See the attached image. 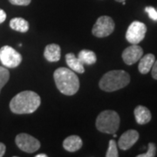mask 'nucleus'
Segmentation results:
<instances>
[{
	"label": "nucleus",
	"instance_id": "nucleus-16",
	"mask_svg": "<svg viewBox=\"0 0 157 157\" xmlns=\"http://www.w3.org/2000/svg\"><path fill=\"white\" fill-rule=\"evenodd\" d=\"M78 59L83 65H93L97 60L95 53L93 51L86 50V49L81 50L78 52Z\"/></svg>",
	"mask_w": 157,
	"mask_h": 157
},
{
	"label": "nucleus",
	"instance_id": "nucleus-23",
	"mask_svg": "<svg viewBox=\"0 0 157 157\" xmlns=\"http://www.w3.org/2000/svg\"><path fill=\"white\" fill-rule=\"evenodd\" d=\"M151 73H152V77L157 79V60L154 62V65L151 68Z\"/></svg>",
	"mask_w": 157,
	"mask_h": 157
},
{
	"label": "nucleus",
	"instance_id": "nucleus-14",
	"mask_svg": "<svg viewBox=\"0 0 157 157\" xmlns=\"http://www.w3.org/2000/svg\"><path fill=\"white\" fill-rule=\"evenodd\" d=\"M155 61V57L152 53H148L140 59V63L138 66L139 72L142 74H147L150 72L154 62Z\"/></svg>",
	"mask_w": 157,
	"mask_h": 157
},
{
	"label": "nucleus",
	"instance_id": "nucleus-22",
	"mask_svg": "<svg viewBox=\"0 0 157 157\" xmlns=\"http://www.w3.org/2000/svg\"><path fill=\"white\" fill-rule=\"evenodd\" d=\"M32 0H9V2L11 3V5L14 6H26L30 5Z\"/></svg>",
	"mask_w": 157,
	"mask_h": 157
},
{
	"label": "nucleus",
	"instance_id": "nucleus-24",
	"mask_svg": "<svg viewBox=\"0 0 157 157\" xmlns=\"http://www.w3.org/2000/svg\"><path fill=\"white\" fill-rule=\"evenodd\" d=\"M6 11H4V10H2V9H0V24H2V23L4 22V21L6 20Z\"/></svg>",
	"mask_w": 157,
	"mask_h": 157
},
{
	"label": "nucleus",
	"instance_id": "nucleus-21",
	"mask_svg": "<svg viewBox=\"0 0 157 157\" xmlns=\"http://www.w3.org/2000/svg\"><path fill=\"white\" fill-rule=\"evenodd\" d=\"M145 11L148 14V17L154 21H157V11L152 6H147L145 8Z\"/></svg>",
	"mask_w": 157,
	"mask_h": 157
},
{
	"label": "nucleus",
	"instance_id": "nucleus-4",
	"mask_svg": "<svg viewBox=\"0 0 157 157\" xmlns=\"http://www.w3.org/2000/svg\"><path fill=\"white\" fill-rule=\"evenodd\" d=\"M121 119L117 113L113 110L101 112L96 119V128L101 133H116L120 127Z\"/></svg>",
	"mask_w": 157,
	"mask_h": 157
},
{
	"label": "nucleus",
	"instance_id": "nucleus-1",
	"mask_svg": "<svg viewBox=\"0 0 157 157\" xmlns=\"http://www.w3.org/2000/svg\"><path fill=\"white\" fill-rule=\"evenodd\" d=\"M41 103L39 95L33 91H23L11 99L10 108L11 112L17 114L33 113Z\"/></svg>",
	"mask_w": 157,
	"mask_h": 157
},
{
	"label": "nucleus",
	"instance_id": "nucleus-3",
	"mask_svg": "<svg viewBox=\"0 0 157 157\" xmlns=\"http://www.w3.org/2000/svg\"><path fill=\"white\" fill-rule=\"evenodd\" d=\"M130 82V76L123 70H113L105 73L100 80L101 89L106 92H113L127 86Z\"/></svg>",
	"mask_w": 157,
	"mask_h": 157
},
{
	"label": "nucleus",
	"instance_id": "nucleus-19",
	"mask_svg": "<svg viewBox=\"0 0 157 157\" xmlns=\"http://www.w3.org/2000/svg\"><path fill=\"white\" fill-rule=\"evenodd\" d=\"M107 157H118L119 154H118L117 149V144L114 140H111L109 141L108 144V149H107V154H106Z\"/></svg>",
	"mask_w": 157,
	"mask_h": 157
},
{
	"label": "nucleus",
	"instance_id": "nucleus-6",
	"mask_svg": "<svg viewBox=\"0 0 157 157\" xmlns=\"http://www.w3.org/2000/svg\"><path fill=\"white\" fill-rule=\"evenodd\" d=\"M114 30V22L112 17L108 16H101L94 24L92 33L98 38H105L109 36Z\"/></svg>",
	"mask_w": 157,
	"mask_h": 157
},
{
	"label": "nucleus",
	"instance_id": "nucleus-18",
	"mask_svg": "<svg viewBox=\"0 0 157 157\" xmlns=\"http://www.w3.org/2000/svg\"><path fill=\"white\" fill-rule=\"evenodd\" d=\"M10 78V73L7 68L0 67V92Z\"/></svg>",
	"mask_w": 157,
	"mask_h": 157
},
{
	"label": "nucleus",
	"instance_id": "nucleus-10",
	"mask_svg": "<svg viewBox=\"0 0 157 157\" xmlns=\"http://www.w3.org/2000/svg\"><path fill=\"white\" fill-rule=\"evenodd\" d=\"M138 139L139 133L136 130L130 129L123 133L120 137V140L118 141V146L122 150H128L135 145Z\"/></svg>",
	"mask_w": 157,
	"mask_h": 157
},
{
	"label": "nucleus",
	"instance_id": "nucleus-9",
	"mask_svg": "<svg viewBox=\"0 0 157 157\" xmlns=\"http://www.w3.org/2000/svg\"><path fill=\"white\" fill-rule=\"evenodd\" d=\"M143 56V50L138 45H132L127 47L122 52V59L127 65H133Z\"/></svg>",
	"mask_w": 157,
	"mask_h": 157
},
{
	"label": "nucleus",
	"instance_id": "nucleus-8",
	"mask_svg": "<svg viewBox=\"0 0 157 157\" xmlns=\"http://www.w3.org/2000/svg\"><path fill=\"white\" fill-rule=\"evenodd\" d=\"M15 142L19 149L26 153H34L39 150L40 142L32 135L27 134H19L16 136Z\"/></svg>",
	"mask_w": 157,
	"mask_h": 157
},
{
	"label": "nucleus",
	"instance_id": "nucleus-27",
	"mask_svg": "<svg viewBox=\"0 0 157 157\" xmlns=\"http://www.w3.org/2000/svg\"><path fill=\"white\" fill-rule=\"evenodd\" d=\"M115 1H117V2H120V3H121V2L122 3V2H124V1H126V0H115Z\"/></svg>",
	"mask_w": 157,
	"mask_h": 157
},
{
	"label": "nucleus",
	"instance_id": "nucleus-25",
	"mask_svg": "<svg viewBox=\"0 0 157 157\" xmlns=\"http://www.w3.org/2000/svg\"><path fill=\"white\" fill-rule=\"evenodd\" d=\"M6 145H5L4 143L0 142V157L4 156V155H5V153H6Z\"/></svg>",
	"mask_w": 157,
	"mask_h": 157
},
{
	"label": "nucleus",
	"instance_id": "nucleus-12",
	"mask_svg": "<svg viewBox=\"0 0 157 157\" xmlns=\"http://www.w3.org/2000/svg\"><path fill=\"white\" fill-rule=\"evenodd\" d=\"M82 140L78 135H71L63 141L64 148L68 152H76L82 147Z\"/></svg>",
	"mask_w": 157,
	"mask_h": 157
},
{
	"label": "nucleus",
	"instance_id": "nucleus-26",
	"mask_svg": "<svg viewBox=\"0 0 157 157\" xmlns=\"http://www.w3.org/2000/svg\"><path fill=\"white\" fill-rule=\"evenodd\" d=\"M36 157H47V155L45 154H39V155H37Z\"/></svg>",
	"mask_w": 157,
	"mask_h": 157
},
{
	"label": "nucleus",
	"instance_id": "nucleus-7",
	"mask_svg": "<svg viewBox=\"0 0 157 157\" xmlns=\"http://www.w3.org/2000/svg\"><path fill=\"white\" fill-rule=\"evenodd\" d=\"M146 33L147 26L145 24L140 21H134L128 28L126 39L130 44L137 45L144 39Z\"/></svg>",
	"mask_w": 157,
	"mask_h": 157
},
{
	"label": "nucleus",
	"instance_id": "nucleus-2",
	"mask_svg": "<svg viewBox=\"0 0 157 157\" xmlns=\"http://www.w3.org/2000/svg\"><path fill=\"white\" fill-rule=\"evenodd\" d=\"M53 78L58 89L65 95L75 94L79 88L78 76L70 68L60 67L55 70Z\"/></svg>",
	"mask_w": 157,
	"mask_h": 157
},
{
	"label": "nucleus",
	"instance_id": "nucleus-5",
	"mask_svg": "<svg viewBox=\"0 0 157 157\" xmlns=\"http://www.w3.org/2000/svg\"><path fill=\"white\" fill-rule=\"evenodd\" d=\"M0 60L6 67L15 68L20 65L22 56L12 47L5 45L0 49Z\"/></svg>",
	"mask_w": 157,
	"mask_h": 157
},
{
	"label": "nucleus",
	"instance_id": "nucleus-11",
	"mask_svg": "<svg viewBox=\"0 0 157 157\" xmlns=\"http://www.w3.org/2000/svg\"><path fill=\"white\" fill-rule=\"evenodd\" d=\"M134 113L136 122L140 125H145L151 121V113L148 110V108L144 106H138L135 107Z\"/></svg>",
	"mask_w": 157,
	"mask_h": 157
},
{
	"label": "nucleus",
	"instance_id": "nucleus-20",
	"mask_svg": "<svg viewBox=\"0 0 157 157\" xmlns=\"http://www.w3.org/2000/svg\"><path fill=\"white\" fill-rule=\"evenodd\" d=\"M155 154H156V146L155 143L150 142L148 143L147 146V151L144 154H140L137 155V157H154L155 156Z\"/></svg>",
	"mask_w": 157,
	"mask_h": 157
},
{
	"label": "nucleus",
	"instance_id": "nucleus-13",
	"mask_svg": "<svg viewBox=\"0 0 157 157\" xmlns=\"http://www.w3.org/2000/svg\"><path fill=\"white\" fill-rule=\"evenodd\" d=\"M61 50L60 46L57 44H50L46 45L44 52L45 59L49 62H57L60 59Z\"/></svg>",
	"mask_w": 157,
	"mask_h": 157
},
{
	"label": "nucleus",
	"instance_id": "nucleus-15",
	"mask_svg": "<svg viewBox=\"0 0 157 157\" xmlns=\"http://www.w3.org/2000/svg\"><path fill=\"white\" fill-rule=\"evenodd\" d=\"M66 61H67V64L69 68L71 70H73V72L78 73H83L85 72L84 65L79 61L78 58L72 52L67 53L66 55Z\"/></svg>",
	"mask_w": 157,
	"mask_h": 157
},
{
	"label": "nucleus",
	"instance_id": "nucleus-17",
	"mask_svg": "<svg viewBox=\"0 0 157 157\" xmlns=\"http://www.w3.org/2000/svg\"><path fill=\"white\" fill-rule=\"evenodd\" d=\"M10 26L12 30L19 33H26L29 30L28 22L22 17H14L10 21Z\"/></svg>",
	"mask_w": 157,
	"mask_h": 157
}]
</instances>
